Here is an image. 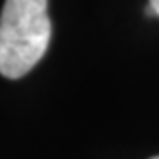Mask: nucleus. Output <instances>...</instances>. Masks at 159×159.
Returning a JSON list of instances; mask_svg holds the SVG:
<instances>
[{
    "label": "nucleus",
    "mask_w": 159,
    "mask_h": 159,
    "mask_svg": "<svg viewBox=\"0 0 159 159\" xmlns=\"http://www.w3.org/2000/svg\"><path fill=\"white\" fill-rule=\"evenodd\" d=\"M50 37L48 0H6L0 14V75H27L46 54Z\"/></svg>",
    "instance_id": "1"
},
{
    "label": "nucleus",
    "mask_w": 159,
    "mask_h": 159,
    "mask_svg": "<svg viewBox=\"0 0 159 159\" xmlns=\"http://www.w3.org/2000/svg\"><path fill=\"white\" fill-rule=\"evenodd\" d=\"M150 8L153 10L155 16H159V0H150Z\"/></svg>",
    "instance_id": "2"
},
{
    "label": "nucleus",
    "mask_w": 159,
    "mask_h": 159,
    "mask_svg": "<svg viewBox=\"0 0 159 159\" xmlns=\"http://www.w3.org/2000/svg\"><path fill=\"white\" fill-rule=\"evenodd\" d=\"M152 159H159V155H157V157H152Z\"/></svg>",
    "instance_id": "3"
}]
</instances>
